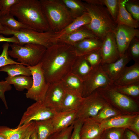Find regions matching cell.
I'll list each match as a JSON object with an SVG mask.
<instances>
[{
    "label": "cell",
    "mask_w": 139,
    "mask_h": 139,
    "mask_svg": "<svg viewBox=\"0 0 139 139\" xmlns=\"http://www.w3.org/2000/svg\"><path fill=\"white\" fill-rule=\"evenodd\" d=\"M77 56L72 45L56 42L47 48L41 61L47 82L60 80L71 72Z\"/></svg>",
    "instance_id": "obj_1"
},
{
    "label": "cell",
    "mask_w": 139,
    "mask_h": 139,
    "mask_svg": "<svg viewBox=\"0 0 139 139\" xmlns=\"http://www.w3.org/2000/svg\"><path fill=\"white\" fill-rule=\"evenodd\" d=\"M10 13L31 29L39 32L50 31L40 0H20L11 7Z\"/></svg>",
    "instance_id": "obj_2"
},
{
    "label": "cell",
    "mask_w": 139,
    "mask_h": 139,
    "mask_svg": "<svg viewBox=\"0 0 139 139\" xmlns=\"http://www.w3.org/2000/svg\"><path fill=\"white\" fill-rule=\"evenodd\" d=\"M85 3L91 21L84 26L102 41L108 33L113 32L117 25L105 6Z\"/></svg>",
    "instance_id": "obj_3"
},
{
    "label": "cell",
    "mask_w": 139,
    "mask_h": 139,
    "mask_svg": "<svg viewBox=\"0 0 139 139\" xmlns=\"http://www.w3.org/2000/svg\"><path fill=\"white\" fill-rule=\"evenodd\" d=\"M50 30L55 33L64 29L75 19L62 0H40Z\"/></svg>",
    "instance_id": "obj_4"
},
{
    "label": "cell",
    "mask_w": 139,
    "mask_h": 139,
    "mask_svg": "<svg viewBox=\"0 0 139 139\" xmlns=\"http://www.w3.org/2000/svg\"><path fill=\"white\" fill-rule=\"evenodd\" d=\"M96 90L107 103L122 114H139V103L116 90L111 85L98 88Z\"/></svg>",
    "instance_id": "obj_5"
},
{
    "label": "cell",
    "mask_w": 139,
    "mask_h": 139,
    "mask_svg": "<svg viewBox=\"0 0 139 139\" xmlns=\"http://www.w3.org/2000/svg\"><path fill=\"white\" fill-rule=\"evenodd\" d=\"M10 56L27 66H33L40 63L47 48L38 44H28L21 45L13 43L10 44Z\"/></svg>",
    "instance_id": "obj_6"
},
{
    "label": "cell",
    "mask_w": 139,
    "mask_h": 139,
    "mask_svg": "<svg viewBox=\"0 0 139 139\" xmlns=\"http://www.w3.org/2000/svg\"><path fill=\"white\" fill-rule=\"evenodd\" d=\"M4 27V30H0V34L14 36L20 45L35 44L47 48L54 43V33L51 31L39 32L30 29L22 28L19 31H14Z\"/></svg>",
    "instance_id": "obj_7"
},
{
    "label": "cell",
    "mask_w": 139,
    "mask_h": 139,
    "mask_svg": "<svg viewBox=\"0 0 139 139\" xmlns=\"http://www.w3.org/2000/svg\"><path fill=\"white\" fill-rule=\"evenodd\" d=\"M27 67L31 71L33 83L31 88L26 93V97L36 101L43 102L49 84L46 81L41 63Z\"/></svg>",
    "instance_id": "obj_8"
},
{
    "label": "cell",
    "mask_w": 139,
    "mask_h": 139,
    "mask_svg": "<svg viewBox=\"0 0 139 139\" xmlns=\"http://www.w3.org/2000/svg\"><path fill=\"white\" fill-rule=\"evenodd\" d=\"M107 103L96 90L89 95L83 98L77 110V118L84 120L93 117Z\"/></svg>",
    "instance_id": "obj_9"
},
{
    "label": "cell",
    "mask_w": 139,
    "mask_h": 139,
    "mask_svg": "<svg viewBox=\"0 0 139 139\" xmlns=\"http://www.w3.org/2000/svg\"><path fill=\"white\" fill-rule=\"evenodd\" d=\"M56 112L46 106L43 101H36L27 108L17 127L32 121L51 119Z\"/></svg>",
    "instance_id": "obj_10"
},
{
    "label": "cell",
    "mask_w": 139,
    "mask_h": 139,
    "mask_svg": "<svg viewBox=\"0 0 139 139\" xmlns=\"http://www.w3.org/2000/svg\"><path fill=\"white\" fill-rule=\"evenodd\" d=\"M82 95L87 97L98 88L111 84V82L104 72L101 64L92 68L86 79L83 82Z\"/></svg>",
    "instance_id": "obj_11"
},
{
    "label": "cell",
    "mask_w": 139,
    "mask_h": 139,
    "mask_svg": "<svg viewBox=\"0 0 139 139\" xmlns=\"http://www.w3.org/2000/svg\"><path fill=\"white\" fill-rule=\"evenodd\" d=\"M66 92L60 80L49 84L43 101L50 109L60 111L62 103Z\"/></svg>",
    "instance_id": "obj_12"
},
{
    "label": "cell",
    "mask_w": 139,
    "mask_h": 139,
    "mask_svg": "<svg viewBox=\"0 0 139 139\" xmlns=\"http://www.w3.org/2000/svg\"><path fill=\"white\" fill-rule=\"evenodd\" d=\"M120 57L125 53L131 40L139 37V30L127 26L117 25L113 32Z\"/></svg>",
    "instance_id": "obj_13"
},
{
    "label": "cell",
    "mask_w": 139,
    "mask_h": 139,
    "mask_svg": "<svg viewBox=\"0 0 139 139\" xmlns=\"http://www.w3.org/2000/svg\"><path fill=\"white\" fill-rule=\"evenodd\" d=\"M102 60L101 65L114 62L120 57L114 33L110 32L106 36L100 48Z\"/></svg>",
    "instance_id": "obj_14"
},
{
    "label": "cell",
    "mask_w": 139,
    "mask_h": 139,
    "mask_svg": "<svg viewBox=\"0 0 139 139\" xmlns=\"http://www.w3.org/2000/svg\"><path fill=\"white\" fill-rule=\"evenodd\" d=\"M126 51L124 54L116 61L102 65L111 84L120 76L126 65L131 60Z\"/></svg>",
    "instance_id": "obj_15"
},
{
    "label": "cell",
    "mask_w": 139,
    "mask_h": 139,
    "mask_svg": "<svg viewBox=\"0 0 139 139\" xmlns=\"http://www.w3.org/2000/svg\"><path fill=\"white\" fill-rule=\"evenodd\" d=\"M77 111L57 112L51 118L54 132L71 126L77 118Z\"/></svg>",
    "instance_id": "obj_16"
},
{
    "label": "cell",
    "mask_w": 139,
    "mask_h": 139,
    "mask_svg": "<svg viewBox=\"0 0 139 139\" xmlns=\"http://www.w3.org/2000/svg\"><path fill=\"white\" fill-rule=\"evenodd\" d=\"M139 82V62L125 67L120 76L111 84L114 86L126 85Z\"/></svg>",
    "instance_id": "obj_17"
},
{
    "label": "cell",
    "mask_w": 139,
    "mask_h": 139,
    "mask_svg": "<svg viewBox=\"0 0 139 139\" xmlns=\"http://www.w3.org/2000/svg\"><path fill=\"white\" fill-rule=\"evenodd\" d=\"M137 114H121L113 117L100 123V126L103 131L111 128H127Z\"/></svg>",
    "instance_id": "obj_18"
},
{
    "label": "cell",
    "mask_w": 139,
    "mask_h": 139,
    "mask_svg": "<svg viewBox=\"0 0 139 139\" xmlns=\"http://www.w3.org/2000/svg\"><path fill=\"white\" fill-rule=\"evenodd\" d=\"M103 130L100 123L90 118L83 120L80 131V139H94L100 136Z\"/></svg>",
    "instance_id": "obj_19"
},
{
    "label": "cell",
    "mask_w": 139,
    "mask_h": 139,
    "mask_svg": "<svg viewBox=\"0 0 139 139\" xmlns=\"http://www.w3.org/2000/svg\"><path fill=\"white\" fill-rule=\"evenodd\" d=\"M90 38H97L84 25L73 32L61 37L56 42L64 43L73 46L84 39Z\"/></svg>",
    "instance_id": "obj_20"
},
{
    "label": "cell",
    "mask_w": 139,
    "mask_h": 139,
    "mask_svg": "<svg viewBox=\"0 0 139 139\" xmlns=\"http://www.w3.org/2000/svg\"><path fill=\"white\" fill-rule=\"evenodd\" d=\"M102 41L96 38L84 39L73 46L77 56H83L92 51L100 48Z\"/></svg>",
    "instance_id": "obj_21"
},
{
    "label": "cell",
    "mask_w": 139,
    "mask_h": 139,
    "mask_svg": "<svg viewBox=\"0 0 139 139\" xmlns=\"http://www.w3.org/2000/svg\"><path fill=\"white\" fill-rule=\"evenodd\" d=\"M35 122L23 125L15 129L6 126H0V135L6 139H23L31 128L34 125Z\"/></svg>",
    "instance_id": "obj_22"
},
{
    "label": "cell",
    "mask_w": 139,
    "mask_h": 139,
    "mask_svg": "<svg viewBox=\"0 0 139 139\" xmlns=\"http://www.w3.org/2000/svg\"><path fill=\"white\" fill-rule=\"evenodd\" d=\"M90 21V17L87 12L82 16L75 19L71 23L60 31L54 33V43H55L61 37L69 34L82 27L89 24Z\"/></svg>",
    "instance_id": "obj_23"
},
{
    "label": "cell",
    "mask_w": 139,
    "mask_h": 139,
    "mask_svg": "<svg viewBox=\"0 0 139 139\" xmlns=\"http://www.w3.org/2000/svg\"><path fill=\"white\" fill-rule=\"evenodd\" d=\"M126 0H119V10L115 22L117 25H122L137 29L139 27V21L134 19L126 9Z\"/></svg>",
    "instance_id": "obj_24"
},
{
    "label": "cell",
    "mask_w": 139,
    "mask_h": 139,
    "mask_svg": "<svg viewBox=\"0 0 139 139\" xmlns=\"http://www.w3.org/2000/svg\"><path fill=\"white\" fill-rule=\"evenodd\" d=\"M60 111L77 110L82 100L81 94L77 92L66 90Z\"/></svg>",
    "instance_id": "obj_25"
},
{
    "label": "cell",
    "mask_w": 139,
    "mask_h": 139,
    "mask_svg": "<svg viewBox=\"0 0 139 139\" xmlns=\"http://www.w3.org/2000/svg\"><path fill=\"white\" fill-rule=\"evenodd\" d=\"M92 68L84 56H77L73 64L71 72L83 81L87 78Z\"/></svg>",
    "instance_id": "obj_26"
},
{
    "label": "cell",
    "mask_w": 139,
    "mask_h": 139,
    "mask_svg": "<svg viewBox=\"0 0 139 139\" xmlns=\"http://www.w3.org/2000/svg\"><path fill=\"white\" fill-rule=\"evenodd\" d=\"M60 81L66 90L77 92L82 94L83 81L76 75L70 72Z\"/></svg>",
    "instance_id": "obj_27"
},
{
    "label": "cell",
    "mask_w": 139,
    "mask_h": 139,
    "mask_svg": "<svg viewBox=\"0 0 139 139\" xmlns=\"http://www.w3.org/2000/svg\"><path fill=\"white\" fill-rule=\"evenodd\" d=\"M37 139H48L54 132L51 119L35 122Z\"/></svg>",
    "instance_id": "obj_28"
},
{
    "label": "cell",
    "mask_w": 139,
    "mask_h": 139,
    "mask_svg": "<svg viewBox=\"0 0 139 139\" xmlns=\"http://www.w3.org/2000/svg\"><path fill=\"white\" fill-rule=\"evenodd\" d=\"M10 85H14L18 91H22L25 89L28 90L31 87L33 79L32 77L24 75H20L12 77L7 76L5 78Z\"/></svg>",
    "instance_id": "obj_29"
},
{
    "label": "cell",
    "mask_w": 139,
    "mask_h": 139,
    "mask_svg": "<svg viewBox=\"0 0 139 139\" xmlns=\"http://www.w3.org/2000/svg\"><path fill=\"white\" fill-rule=\"evenodd\" d=\"M0 72L7 73L8 76L12 77L20 75L31 76V74L29 68L22 64H12L0 68Z\"/></svg>",
    "instance_id": "obj_30"
},
{
    "label": "cell",
    "mask_w": 139,
    "mask_h": 139,
    "mask_svg": "<svg viewBox=\"0 0 139 139\" xmlns=\"http://www.w3.org/2000/svg\"><path fill=\"white\" fill-rule=\"evenodd\" d=\"M74 19L86 12L85 3L79 0H62Z\"/></svg>",
    "instance_id": "obj_31"
},
{
    "label": "cell",
    "mask_w": 139,
    "mask_h": 139,
    "mask_svg": "<svg viewBox=\"0 0 139 139\" xmlns=\"http://www.w3.org/2000/svg\"><path fill=\"white\" fill-rule=\"evenodd\" d=\"M112 85L117 91L130 97L139 103V82L120 86H114Z\"/></svg>",
    "instance_id": "obj_32"
},
{
    "label": "cell",
    "mask_w": 139,
    "mask_h": 139,
    "mask_svg": "<svg viewBox=\"0 0 139 139\" xmlns=\"http://www.w3.org/2000/svg\"><path fill=\"white\" fill-rule=\"evenodd\" d=\"M121 114H122L119 111L108 103L95 116L90 118L100 123L108 119Z\"/></svg>",
    "instance_id": "obj_33"
},
{
    "label": "cell",
    "mask_w": 139,
    "mask_h": 139,
    "mask_svg": "<svg viewBox=\"0 0 139 139\" xmlns=\"http://www.w3.org/2000/svg\"><path fill=\"white\" fill-rule=\"evenodd\" d=\"M14 17L10 13L1 15L0 19L1 24L4 27L14 31H19L22 28L30 29L16 20Z\"/></svg>",
    "instance_id": "obj_34"
},
{
    "label": "cell",
    "mask_w": 139,
    "mask_h": 139,
    "mask_svg": "<svg viewBox=\"0 0 139 139\" xmlns=\"http://www.w3.org/2000/svg\"><path fill=\"white\" fill-rule=\"evenodd\" d=\"M97 4L106 7L115 23L119 10V0H97Z\"/></svg>",
    "instance_id": "obj_35"
},
{
    "label": "cell",
    "mask_w": 139,
    "mask_h": 139,
    "mask_svg": "<svg viewBox=\"0 0 139 139\" xmlns=\"http://www.w3.org/2000/svg\"><path fill=\"white\" fill-rule=\"evenodd\" d=\"M125 129L115 128L106 129L103 131L100 139H123Z\"/></svg>",
    "instance_id": "obj_36"
},
{
    "label": "cell",
    "mask_w": 139,
    "mask_h": 139,
    "mask_svg": "<svg viewBox=\"0 0 139 139\" xmlns=\"http://www.w3.org/2000/svg\"><path fill=\"white\" fill-rule=\"evenodd\" d=\"M126 51L135 63L139 62V37H135L131 40Z\"/></svg>",
    "instance_id": "obj_37"
},
{
    "label": "cell",
    "mask_w": 139,
    "mask_h": 139,
    "mask_svg": "<svg viewBox=\"0 0 139 139\" xmlns=\"http://www.w3.org/2000/svg\"><path fill=\"white\" fill-rule=\"evenodd\" d=\"M92 68L101 64L102 58L100 48L83 56Z\"/></svg>",
    "instance_id": "obj_38"
},
{
    "label": "cell",
    "mask_w": 139,
    "mask_h": 139,
    "mask_svg": "<svg viewBox=\"0 0 139 139\" xmlns=\"http://www.w3.org/2000/svg\"><path fill=\"white\" fill-rule=\"evenodd\" d=\"M10 44L6 42L2 46L3 50L0 55V68L6 65L12 64H22L12 59L10 57L8 53V49Z\"/></svg>",
    "instance_id": "obj_39"
},
{
    "label": "cell",
    "mask_w": 139,
    "mask_h": 139,
    "mask_svg": "<svg viewBox=\"0 0 139 139\" xmlns=\"http://www.w3.org/2000/svg\"><path fill=\"white\" fill-rule=\"evenodd\" d=\"M125 7L133 18L139 21V1L137 0H126Z\"/></svg>",
    "instance_id": "obj_40"
},
{
    "label": "cell",
    "mask_w": 139,
    "mask_h": 139,
    "mask_svg": "<svg viewBox=\"0 0 139 139\" xmlns=\"http://www.w3.org/2000/svg\"><path fill=\"white\" fill-rule=\"evenodd\" d=\"M73 123L68 127L54 132L48 139H69L73 131Z\"/></svg>",
    "instance_id": "obj_41"
},
{
    "label": "cell",
    "mask_w": 139,
    "mask_h": 139,
    "mask_svg": "<svg viewBox=\"0 0 139 139\" xmlns=\"http://www.w3.org/2000/svg\"><path fill=\"white\" fill-rule=\"evenodd\" d=\"M11 85L6 80L0 81V98L3 102L6 109L8 107L5 96V93L12 89Z\"/></svg>",
    "instance_id": "obj_42"
},
{
    "label": "cell",
    "mask_w": 139,
    "mask_h": 139,
    "mask_svg": "<svg viewBox=\"0 0 139 139\" xmlns=\"http://www.w3.org/2000/svg\"><path fill=\"white\" fill-rule=\"evenodd\" d=\"M20 0H0L1 8L0 10L2 15L10 13L11 8L17 3Z\"/></svg>",
    "instance_id": "obj_43"
},
{
    "label": "cell",
    "mask_w": 139,
    "mask_h": 139,
    "mask_svg": "<svg viewBox=\"0 0 139 139\" xmlns=\"http://www.w3.org/2000/svg\"><path fill=\"white\" fill-rule=\"evenodd\" d=\"M83 120L77 119L73 123V131L69 139H80V131Z\"/></svg>",
    "instance_id": "obj_44"
},
{
    "label": "cell",
    "mask_w": 139,
    "mask_h": 139,
    "mask_svg": "<svg viewBox=\"0 0 139 139\" xmlns=\"http://www.w3.org/2000/svg\"><path fill=\"white\" fill-rule=\"evenodd\" d=\"M127 128L139 136V114L134 118Z\"/></svg>",
    "instance_id": "obj_45"
},
{
    "label": "cell",
    "mask_w": 139,
    "mask_h": 139,
    "mask_svg": "<svg viewBox=\"0 0 139 139\" xmlns=\"http://www.w3.org/2000/svg\"><path fill=\"white\" fill-rule=\"evenodd\" d=\"M123 139H139V136L128 128L125 129Z\"/></svg>",
    "instance_id": "obj_46"
},
{
    "label": "cell",
    "mask_w": 139,
    "mask_h": 139,
    "mask_svg": "<svg viewBox=\"0 0 139 139\" xmlns=\"http://www.w3.org/2000/svg\"><path fill=\"white\" fill-rule=\"evenodd\" d=\"M2 42L19 44L17 39L14 36H13L11 37H7L4 36L3 34H0V42Z\"/></svg>",
    "instance_id": "obj_47"
},
{
    "label": "cell",
    "mask_w": 139,
    "mask_h": 139,
    "mask_svg": "<svg viewBox=\"0 0 139 139\" xmlns=\"http://www.w3.org/2000/svg\"><path fill=\"white\" fill-rule=\"evenodd\" d=\"M35 129V124L23 139H30V136Z\"/></svg>",
    "instance_id": "obj_48"
},
{
    "label": "cell",
    "mask_w": 139,
    "mask_h": 139,
    "mask_svg": "<svg viewBox=\"0 0 139 139\" xmlns=\"http://www.w3.org/2000/svg\"><path fill=\"white\" fill-rule=\"evenodd\" d=\"M30 139H37L36 133L35 129L31 134Z\"/></svg>",
    "instance_id": "obj_49"
},
{
    "label": "cell",
    "mask_w": 139,
    "mask_h": 139,
    "mask_svg": "<svg viewBox=\"0 0 139 139\" xmlns=\"http://www.w3.org/2000/svg\"><path fill=\"white\" fill-rule=\"evenodd\" d=\"M1 12L0 10V17L1 15ZM5 27L4 26H3L1 24V22H0V31H3L5 29Z\"/></svg>",
    "instance_id": "obj_50"
},
{
    "label": "cell",
    "mask_w": 139,
    "mask_h": 139,
    "mask_svg": "<svg viewBox=\"0 0 139 139\" xmlns=\"http://www.w3.org/2000/svg\"><path fill=\"white\" fill-rule=\"evenodd\" d=\"M0 139H6L3 136L0 135Z\"/></svg>",
    "instance_id": "obj_51"
},
{
    "label": "cell",
    "mask_w": 139,
    "mask_h": 139,
    "mask_svg": "<svg viewBox=\"0 0 139 139\" xmlns=\"http://www.w3.org/2000/svg\"><path fill=\"white\" fill-rule=\"evenodd\" d=\"M1 6L0 4V10H1Z\"/></svg>",
    "instance_id": "obj_52"
},
{
    "label": "cell",
    "mask_w": 139,
    "mask_h": 139,
    "mask_svg": "<svg viewBox=\"0 0 139 139\" xmlns=\"http://www.w3.org/2000/svg\"><path fill=\"white\" fill-rule=\"evenodd\" d=\"M94 139H100V137Z\"/></svg>",
    "instance_id": "obj_53"
}]
</instances>
